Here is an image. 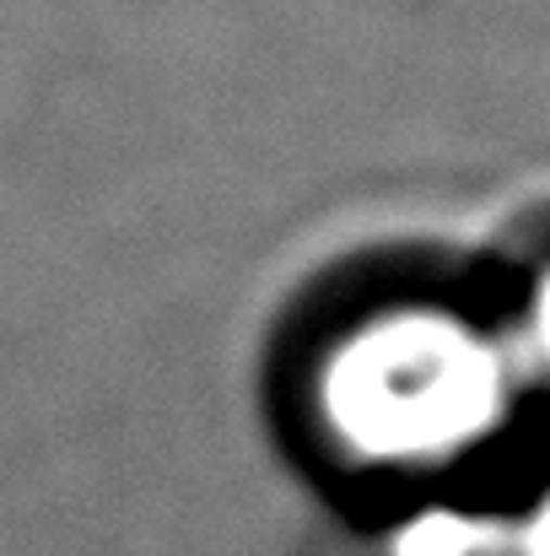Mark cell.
I'll use <instances>...</instances> for the list:
<instances>
[{
    "label": "cell",
    "mask_w": 550,
    "mask_h": 556,
    "mask_svg": "<svg viewBox=\"0 0 550 556\" xmlns=\"http://www.w3.org/2000/svg\"><path fill=\"white\" fill-rule=\"evenodd\" d=\"M524 383L497 314L437 292H378L335 314L297 368V421L330 476L432 492L497 448Z\"/></svg>",
    "instance_id": "6da1fadb"
},
{
    "label": "cell",
    "mask_w": 550,
    "mask_h": 556,
    "mask_svg": "<svg viewBox=\"0 0 550 556\" xmlns=\"http://www.w3.org/2000/svg\"><path fill=\"white\" fill-rule=\"evenodd\" d=\"M497 330L508 341V357L519 368L524 394L550 400V254H540L524 270V281L508 292V303H497Z\"/></svg>",
    "instance_id": "7a4b0ae2"
},
{
    "label": "cell",
    "mask_w": 550,
    "mask_h": 556,
    "mask_svg": "<svg viewBox=\"0 0 550 556\" xmlns=\"http://www.w3.org/2000/svg\"><path fill=\"white\" fill-rule=\"evenodd\" d=\"M459 556H550V481L513 514L497 519L459 514Z\"/></svg>",
    "instance_id": "3957f363"
}]
</instances>
